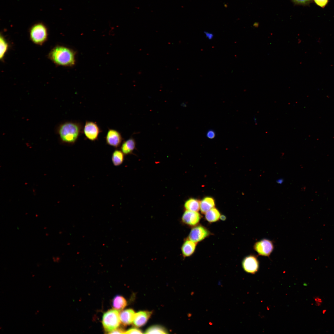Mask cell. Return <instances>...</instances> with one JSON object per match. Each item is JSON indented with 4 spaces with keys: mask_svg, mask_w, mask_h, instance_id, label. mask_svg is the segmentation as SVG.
Listing matches in <instances>:
<instances>
[{
    "mask_svg": "<svg viewBox=\"0 0 334 334\" xmlns=\"http://www.w3.org/2000/svg\"><path fill=\"white\" fill-rule=\"evenodd\" d=\"M142 331L136 328H132L126 331L125 334H142Z\"/></svg>",
    "mask_w": 334,
    "mask_h": 334,
    "instance_id": "obj_22",
    "label": "cell"
},
{
    "mask_svg": "<svg viewBox=\"0 0 334 334\" xmlns=\"http://www.w3.org/2000/svg\"><path fill=\"white\" fill-rule=\"evenodd\" d=\"M124 159V154L121 150L116 149L114 150L111 157L112 161L114 166H119L123 163Z\"/></svg>",
    "mask_w": 334,
    "mask_h": 334,
    "instance_id": "obj_18",
    "label": "cell"
},
{
    "mask_svg": "<svg viewBox=\"0 0 334 334\" xmlns=\"http://www.w3.org/2000/svg\"><path fill=\"white\" fill-rule=\"evenodd\" d=\"M253 248L259 255L269 257L274 250V245L272 241L263 239L256 242Z\"/></svg>",
    "mask_w": 334,
    "mask_h": 334,
    "instance_id": "obj_6",
    "label": "cell"
},
{
    "mask_svg": "<svg viewBox=\"0 0 334 334\" xmlns=\"http://www.w3.org/2000/svg\"><path fill=\"white\" fill-rule=\"evenodd\" d=\"M147 334H166L168 332L163 327L158 325H153L149 327L145 332Z\"/></svg>",
    "mask_w": 334,
    "mask_h": 334,
    "instance_id": "obj_20",
    "label": "cell"
},
{
    "mask_svg": "<svg viewBox=\"0 0 334 334\" xmlns=\"http://www.w3.org/2000/svg\"><path fill=\"white\" fill-rule=\"evenodd\" d=\"M135 313L132 309H128L123 310L119 313L121 322L124 326L131 324L134 320Z\"/></svg>",
    "mask_w": 334,
    "mask_h": 334,
    "instance_id": "obj_13",
    "label": "cell"
},
{
    "mask_svg": "<svg viewBox=\"0 0 334 334\" xmlns=\"http://www.w3.org/2000/svg\"><path fill=\"white\" fill-rule=\"evenodd\" d=\"M215 202L214 199L210 197L204 198L200 202V209L201 212L205 214L206 212L214 208Z\"/></svg>",
    "mask_w": 334,
    "mask_h": 334,
    "instance_id": "obj_15",
    "label": "cell"
},
{
    "mask_svg": "<svg viewBox=\"0 0 334 334\" xmlns=\"http://www.w3.org/2000/svg\"><path fill=\"white\" fill-rule=\"evenodd\" d=\"M120 322L118 311L114 309L105 312L102 316V325L105 331L108 333L118 328Z\"/></svg>",
    "mask_w": 334,
    "mask_h": 334,
    "instance_id": "obj_4",
    "label": "cell"
},
{
    "mask_svg": "<svg viewBox=\"0 0 334 334\" xmlns=\"http://www.w3.org/2000/svg\"><path fill=\"white\" fill-rule=\"evenodd\" d=\"M220 218L222 220H224L225 219V217L224 215L221 216Z\"/></svg>",
    "mask_w": 334,
    "mask_h": 334,
    "instance_id": "obj_30",
    "label": "cell"
},
{
    "mask_svg": "<svg viewBox=\"0 0 334 334\" xmlns=\"http://www.w3.org/2000/svg\"><path fill=\"white\" fill-rule=\"evenodd\" d=\"M283 181V180L282 179H280L278 180L277 181V182L279 184H281L282 183Z\"/></svg>",
    "mask_w": 334,
    "mask_h": 334,
    "instance_id": "obj_28",
    "label": "cell"
},
{
    "mask_svg": "<svg viewBox=\"0 0 334 334\" xmlns=\"http://www.w3.org/2000/svg\"><path fill=\"white\" fill-rule=\"evenodd\" d=\"M152 312L147 311H140L135 313L133 321L134 326L137 327L145 325L150 318Z\"/></svg>",
    "mask_w": 334,
    "mask_h": 334,
    "instance_id": "obj_11",
    "label": "cell"
},
{
    "mask_svg": "<svg viewBox=\"0 0 334 334\" xmlns=\"http://www.w3.org/2000/svg\"><path fill=\"white\" fill-rule=\"evenodd\" d=\"M48 57L55 64L63 66H71L75 62L74 52L66 47L57 45L49 52Z\"/></svg>",
    "mask_w": 334,
    "mask_h": 334,
    "instance_id": "obj_2",
    "label": "cell"
},
{
    "mask_svg": "<svg viewBox=\"0 0 334 334\" xmlns=\"http://www.w3.org/2000/svg\"><path fill=\"white\" fill-rule=\"evenodd\" d=\"M210 234L209 230L201 225L195 226L191 230L187 239L197 243L203 240Z\"/></svg>",
    "mask_w": 334,
    "mask_h": 334,
    "instance_id": "obj_7",
    "label": "cell"
},
{
    "mask_svg": "<svg viewBox=\"0 0 334 334\" xmlns=\"http://www.w3.org/2000/svg\"><path fill=\"white\" fill-rule=\"evenodd\" d=\"M135 140L131 138L123 141L121 145L120 150L124 155L130 154L132 153L135 148Z\"/></svg>",
    "mask_w": 334,
    "mask_h": 334,
    "instance_id": "obj_14",
    "label": "cell"
},
{
    "mask_svg": "<svg viewBox=\"0 0 334 334\" xmlns=\"http://www.w3.org/2000/svg\"><path fill=\"white\" fill-rule=\"evenodd\" d=\"M204 33L206 37L208 40H212L214 37L213 34L211 32L205 31L204 32Z\"/></svg>",
    "mask_w": 334,
    "mask_h": 334,
    "instance_id": "obj_27",
    "label": "cell"
},
{
    "mask_svg": "<svg viewBox=\"0 0 334 334\" xmlns=\"http://www.w3.org/2000/svg\"><path fill=\"white\" fill-rule=\"evenodd\" d=\"M201 217V215L197 212L186 210L182 216L181 220L185 224L195 226L199 222Z\"/></svg>",
    "mask_w": 334,
    "mask_h": 334,
    "instance_id": "obj_10",
    "label": "cell"
},
{
    "mask_svg": "<svg viewBox=\"0 0 334 334\" xmlns=\"http://www.w3.org/2000/svg\"><path fill=\"white\" fill-rule=\"evenodd\" d=\"M242 265L246 272L252 274L255 273L258 271L259 267L257 256L253 254L246 256L243 259Z\"/></svg>",
    "mask_w": 334,
    "mask_h": 334,
    "instance_id": "obj_8",
    "label": "cell"
},
{
    "mask_svg": "<svg viewBox=\"0 0 334 334\" xmlns=\"http://www.w3.org/2000/svg\"><path fill=\"white\" fill-rule=\"evenodd\" d=\"M8 48L7 42L4 37L1 35L0 37V59L3 60Z\"/></svg>",
    "mask_w": 334,
    "mask_h": 334,
    "instance_id": "obj_21",
    "label": "cell"
},
{
    "mask_svg": "<svg viewBox=\"0 0 334 334\" xmlns=\"http://www.w3.org/2000/svg\"><path fill=\"white\" fill-rule=\"evenodd\" d=\"M184 206L186 210L198 212L200 209V203L196 199L190 198L186 201Z\"/></svg>",
    "mask_w": 334,
    "mask_h": 334,
    "instance_id": "obj_19",
    "label": "cell"
},
{
    "mask_svg": "<svg viewBox=\"0 0 334 334\" xmlns=\"http://www.w3.org/2000/svg\"><path fill=\"white\" fill-rule=\"evenodd\" d=\"M197 243L187 239L182 244L181 250L184 257H188L194 252Z\"/></svg>",
    "mask_w": 334,
    "mask_h": 334,
    "instance_id": "obj_12",
    "label": "cell"
},
{
    "mask_svg": "<svg viewBox=\"0 0 334 334\" xmlns=\"http://www.w3.org/2000/svg\"><path fill=\"white\" fill-rule=\"evenodd\" d=\"M102 131L96 122L86 121L83 128V133L86 138L92 141L98 140Z\"/></svg>",
    "mask_w": 334,
    "mask_h": 334,
    "instance_id": "obj_5",
    "label": "cell"
},
{
    "mask_svg": "<svg viewBox=\"0 0 334 334\" xmlns=\"http://www.w3.org/2000/svg\"><path fill=\"white\" fill-rule=\"evenodd\" d=\"M127 302L126 299L122 296L117 295L113 298L112 302V306L113 308L118 311L122 310L126 306Z\"/></svg>",
    "mask_w": 334,
    "mask_h": 334,
    "instance_id": "obj_16",
    "label": "cell"
},
{
    "mask_svg": "<svg viewBox=\"0 0 334 334\" xmlns=\"http://www.w3.org/2000/svg\"><path fill=\"white\" fill-rule=\"evenodd\" d=\"M253 119H254V122H255V124H257V118H256L255 117V116H254V118H253Z\"/></svg>",
    "mask_w": 334,
    "mask_h": 334,
    "instance_id": "obj_29",
    "label": "cell"
},
{
    "mask_svg": "<svg viewBox=\"0 0 334 334\" xmlns=\"http://www.w3.org/2000/svg\"><path fill=\"white\" fill-rule=\"evenodd\" d=\"M206 135L208 139H213L216 136V133L213 130H210L207 131Z\"/></svg>",
    "mask_w": 334,
    "mask_h": 334,
    "instance_id": "obj_24",
    "label": "cell"
},
{
    "mask_svg": "<svg viewBox=\"0 0 334 334\" xmlns=\"http://www.w3.org/2000/svg\"><path fill=\"white\" fill-rule=\"evenodd\" d=\"M315 3L321 7H324L327 4L328 0H314Z\"/></svg>",
    "mask_w": 334,
    "mask_h": 334,
    "instance_id": "obj_23",
    "label": "cell"
},
{
    "mask_svg": "<svg viewBox=\"0 0 334 334\" xmlns=\"http://www.w3.org/2000/svg\"><path fill=\"white\" fill-rule=\"evenodd\" d=\"M29 33L30 39L37 45H42L48 39V33L47 28L41 22L33 25L30 29Z\"/></svg>",
    "mask_w": 334,
    "mask_h": 334,
    "instance_id": "obj_3",
    "label": "cell"
},
{
    "mask_svg": "<svg viewBox=\"0 0 334 334\" xmlns=\"http://www.w3.org/2000/svg\"><path fill=\"white\" fill-rule=\"evenodd\" d=\"M221 214L218 210L214 207L205 213V218L208 222L213 223L218 221L221 217Z\"/></svg>",
    "mask_w": 334,
    "mask_h": 334,
    "instance_id": "obj_17",
    "label": "cell"
},
{
    "mask_svg": "<svg viewBox=\"0 0 334 334\" xmlns=\"http://www.w3.org/2000/svg\"><path fill=\"white\" fill-rule=\"evenodd\" d=\"M126 331L121 328H117L116 329L110 332L109 333L110 334H114V333H120V334H123L125 333Z\"/></svg>",
    "mask_w": 334,
    "mask_h": 334,
    "instance_id": "obj_26",
    "label": "cell"
},
{
    "mask_svg": "<svg viewBox=\"0 0 334 334\" xmlns=\"http://www.w3.org/2000/svg\"><path fill=\"white\" fill-rule=\"evenodd\" d=\"M105 139L107 144L116 148L121 145L123 139L119 131L112 129H108Z\"/></svg>",
    "mask_w": 334,
    "mask_h": 334,
    "instance_id": "obj_9",
    "label": "cell"
},
{
    "mask_svg": "<svg viewBox=\"0 0 334 334\" xmlns=\"http://www.w3.org/2000/svg\"><path fill=\"white\" fill-rule=\"evenodd\" d=\"M294 3L300 5H305L309 3L311 0H292Z\"/></svg>",
    "mask_w": 334,
    "mask_h": 334,
    "instance_id": "obj_25",
    "label": "cell"
},
{
    "mask_svg": "<svg viewBox=\"0 0 334 334\" xmlns=\"http://www.w3.org/2000/svg\"><path fill=\"white\" fill-rule=\"evenodd\" d=\"M83 126L79 121H67L61 124L58 133L61 141L63 143L73 145L83 133Z\"/></svg>",
    "mask_w": 334,
    "mask_h": 334,
    "instance_id": "obj_1",
    "label": "cell"
}]
</instances>
